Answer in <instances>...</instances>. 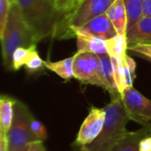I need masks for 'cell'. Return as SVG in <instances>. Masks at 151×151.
I'll return each mask as SVG.
<instances>
[{
  "label": "cell",
  "instance_id": "1",
  "mask_svg": "<svg viewBox=\"0 0 151 151\" xmlns=\"http://www.w3.org/2000/svg\"><path fill=\"white\" fill-rule=\"evenodd\" d=\"M106 116L103 129L97 138L80 150L111 151V149L128 133L127 125L130 120L126 111L121 95L111 97L104 107Z\"/></svg>",
  "mask_w": 151,
  "mask_h": 151
},
{
  "label": "cell",
  "instance_id": "2",
  "mask_svg": "<svg viewBox=\"0 0 151 151\" xmlns=\"http://www.w3.org/2000/svg\"><path fill=\"white\" fill-rule=\"evenodd\" d=\"M36 43L52 36L61 14L54 0H16Z\"/></svg>",
  "mask_w": 151,
  "mask_h": 151
},
{
  "label": "cell",
  "instance_id": "3",
  "mask_svg": "<svg viewBox=\"0 0 151 151\" xmlns=\"http://www.w3.org/2000/svg\"><path fill=\"white\" fill-rule=\"evenodd\" d=\"M0 39L4 65L8 69L11 66L12 55L17 48L31 47L37 44L16 2L12 3L8 21Z\"/></svg>",
  "mask_w": 151,
  "mask_h": 151
},
{
  "label": "cell",
  "instance_id": "4",
  "mask_svg": "<svg viewBox=\"0 0 151 151\" xmlns=\"http://www.w3.org/2000/svg\"><path fill=\"white\" fill-rule=\"evenodd\" d=\"M116 0H80L66 13L61 15L52 37L63 39L71 27H81L92 19L107 12Z\"/></svg>",
  "mask_w": 151,
  "mask_h": 151
},
{
  "label": "cell",
  "instance_id": "5",
  "mask_svg": "<svg viewBox=\"0 0 151 151\" xmlns=\"http://www.w3.org/2000/svg\"><path fill=\"white\" fill-rule=\"evenodd\" d=\"M73 78L84 84L98 86L114 96V93L107 81L101 58L98 54L76 52L73 55Z\"/></svg>",
  "mask_w": 151,
  "mask_h": 151
},
{
  "label": "cell",
  "instance_id": "6",
  "mask_svg": "<svg viewBox=\"0 0 151 151\" xmlns=\"http://www.w3.org/2000/svg\"><path fill=\"white\" fill-rule=\"evenodd\" d=\"M33 119L28 108L17 101L14 104L12 123L6 134L9 151L18 150L27 144L39 141L31 130L30 124Z\"/></svg>",
  "mask_w": 151,
  "mask_h": 151
},
{
  "label": "cell",
  "instance_id": "7",
  "mask_svg": "<svg viewBox=\"0 0 151 151\" xmlns=\"http://www.w3.org/2000/svg\"><path fill=\"white\" fill-rule=\"evenodd\" d=\"M121 97L130 120L149 129L151 134V100L134 87L127 88L121 94Z\"/></svg>",
  "mask_w": 151,
  "mask_h": 151
},
{
  "label": "cell",
  "instance_id": "8",
  "mask_svg": "<svg viewBox=\"0 0 151 151\" xmlns=\"http://www.w3.org/2000/svg\"><path fill=\"white\" fill-rule=\"evenodd\" d=\"M105 116L106 112L104 108L100 109L92 106L89 110L88 115L84 119L80 128L73 146L76 147L78 150H81L84 146L93 142L103 129Z\"/></svg>",
  "mask_w": 151,
  "mask_h": 151
},
{
  "label": "cell",
  "instance_id": "9",
  "mask_svg": "<svg viewBox=\"0 0 151 151\" xmlns=\"http://www.w3.org/2000/svg\"><path fill=\"white\" fill-rule=\"evenodd\" d=\"M76 38L77 39V52L78 53H95V54H104L107 53V49L105 45V41L100 38L90 35L81 30L78 27H71L68 28L65 34L63 39L67 38Z\"/></svg>",
  "mask_w": 151,
  "mask_h": 151
},
{
  "label": "cell",
  "instance_id": "10",
  "mask_svg": "<svg viewBox=\"0 0 151 151\" xmlns=\"http://www.w3.org/2000/svg\"><path fill=\"white\" fill-rule=\"evenodd\" d=\"M78 27H80L81 31L104 41L109 40L118 35L116 28L106 13L97 16L88 21L83 26Z\"/></svg>",
  "mask_w": 151,
  "mask_h": 151
},
{
  "label": "cell",
  "instance_id": "11",
  "mask_svg": "<svg viewBox=\"0 0 151 151\" xmlns=\"http://www.w3.org/2000/svg\"><path fill=\"white\" fill-rule=\"evenodd\" d=\"M128 47L137 44H151V17H143L127 31Z\"/></svg>",
  "mask_w": 151,
  "mask_h": 151
},
{
  "label": "cell",
  "instance_id": "12",
  "mask_svg": "<svg viewBox=\"0 0 151 151\" xmlns=\"http://www.w3.org/2000/svg\"><path fill=\"white\" fill-rule=\"evenodd\" d=\"M105 13L116 28L118 35H126L127 31V13L123 0H116Z\"/></svg>",
  "mask_w": 151,
  "mask_h": 151
},
{
  "label": "cell",
  "instance_id": "13",
  "mask_svg": "<svg viewBox=\"0 0 151 151\" xmlns=\"http://www.w3.org/2000/svg\"><path fill=\"white\" fill-rule=\"evenodd\" d=\"M147 135H151L150 131L144 127L136 132L128 131L124 138H122L111 151H140V142Z\"/></svg>",
  "mask_w": 151,
  "mask_h": 151
},
{
  "label": "cell",
  "instance_id": "14",
  "mask_svg": "<svg viewBox=\"0 0 151 151\" xmlns=\"http://www.w3.org/2000/svg\"><path fill=\"white\" fill-rule=\"evenodd\" d=\"M16 102L7 96H2L0 98V134L6 135L11 128Z\"/></svg>",
  "mask_w": 151,
  "mask_h": 151
},
{
  "label": "cell",
  "instance_id": "15",
  "mask_svg": "<svg viewBox=\"0 0 151 151\" xmlns=\"http://www.w3.org/2000/svg\"><path fill=\"white\" fill-rule=\"evenodd\" d=\"M44 66L65 81L73 78V56L57 62L45 61Z\"/></svg>",
  "mask_w": 151,
  "mask_h": 151
},
{
  "label": "cell",
  "instance_id": "16",
  "mask_svg": "<svg viewBox=\"0 0 151 151\" xmlns=\"http://www.w3.org/2000/svg\"><path fill=\"white\" fill-rule=\"evenodd\" d=\"M105 45L107 53L110 55V57L121 59L127 55V50H128V42L126 35H117L116 36L106 40Z\"/></svg>",
  "mask_w": 151,
  "mask_h": 151
},
{
  "label": "cell",
  "instance_id": "17",
  "mask_svg": "<svg viewBox=\"0 0 151 151\" xmlns=\"http://www.w3.org/2000/svg\"><path fill=\"white\" fill-rule=\"evenodd\" d=\"M127 13V29L143 18L142 0H123Z\"/></svg>",
  "mask_w": 151,
  "mask_h": 151
},
{
  "label": "cell",
  "instance_id": "18",
  "mask_svg": "<svg viewBox=\"0 0 151 151\" xmlns=\"http://www.w3.org/2000/svg\"><path fill=\"white\" fill-rule=\"evenodd\" d=\"M35 50H36V45H33L31 47L17 48L12 55L10 69H12L13 71L19 70L22 66H24L26 65L30 54Z\"/></svg>",
  "mask_w": 151,
  "mask_h": 151
},
{
  "label": "cell",
  "instance_id": "19",
  "mask_svg": "<svg viewBox=\"0 0 151 151\" xmlns=\"http://www.w3.org/2000/svg\"><path fill=\"white\" fill-rule=\"evenodd\" d=\"M111 65L113 69L114 80L116 82L117 88L120 94H122L127 89L126 79H125V71L123 66V58H117L111 57Z\"/></svg>",
  "mask_w": 151,
  "mask_h": 151
},
{
  "label": "cell",
  "instance_id": "20",
  "mask_svg": "<svg viewBox=\"0 0 151 151\" xmlns=\"http://www.w3.org/2000/svg\"><path fill=\"white\" fill-rule=\"evenodd\" d=\"M44 62L39 56L38 52L36 50H33L32 53L30 54L25 66L27 70H28L30 73H35L38 71H41L44 66Z\"/></svg>",
  "mask_w": 151,
  "mask_h": 151
},
{
  "label": "cell",
  "instance_id": "21",
  "mask_svg": "<svg viewBox=\"0 0 151 151\" xmlns=\"http://www.w3.org/2000/svg\"><path fill=\"white\" fill-rule=\"evenodd\" d=\"M12 3L10 0H0V36L3 35L8 21Z\"/></svg>",
  "mask_w": 151,
  "mask_h": 151
},
{
  "label": "cell",
  "instance_id": "22",
  "mask_svg": "<svg viewBox=\"0 0 151 151\" xmlns=\"http://www.w3.org/2000/svg\"><path fill=\"white\" fill-rule=\"evenodd\" d=\"M30 127H31L32 133L36 136V138L39 141L43 142L44 140L47 139V137H48L47 130H46V128H45V127H44V125L42 123H41L40 121L33 119L32 121H31Z\"/></svg>",
  "mask_w": 151,
  "mask_h": 151
},
{
  "label": "cell",
  "instance_id": "23",
  "mask_svg": "<svg viewBox=\"0 0 151 151\" xmlns=\"http://www.w3.org/2000/svg\"><path fill=\"white\" fill-rule=\"evenodd\" d=\"M80 0H54L55 5L58 12L63 15L73 8Z\"/></svg>",
  "mask_w": 151,
  "mask_h": 151
},
{
  "label": "cell",
  "instance_id": "24",
  "mask_svg": "<svg viewBox=\"0 0 151 151\" xmlns=\"http://www.w3.org/2000/svg\"><path fill=\"white\" fill-rule=\"evenodd\" d=\"M128 50L136 53L141 58L142 57H150L151 58V44H137L129 46Z\"/></svg>",
  "mask_w": 151,
  "mask_h": 151
},
{
  "label": "cell",
  "instance_id": "25",
  "mask_svg": "<svg viewBox=\"0 0 151 151\" xmlns=\"http://www.w3.org/2000/svg\"><path fill=\"white\" fill-rule=\"evenodd\" d=\"M139 150L140 151H151V135H147L139 144Z\"/></svg>",
  "mask_w": 151,
  "mask_h": 151
},
{
  "label": "cell",
  "instance_id": "26",
  "mask_svg": "<svg viewBox=\"0 0 151 151\" xmlns=\"http://www.w3.org/2000/svg\"><path fill=\"white\" fill-rule=\"evenodd\" d=\"M143 17H151V0H142Z\"/></svg>",
  "mask_w": 151,
  "mask_h": 151
},
{
  "label": "cell",
  "instance_id": "27",
  "mask_svg": "<svg viewBox=\"0 0 151 151\" xmlns=\"http://www.w3.org/2000/svg\"><path fill=\"white\" fill-rule=\"evenodd\" d=\"M125 60H126V62H127V65H128V67H129V69H130V71L132 73V74L135 77L136 76L135 75V69H136V63H135V61L131 57H129L128 55H127L125 57Z\"/></svg>",
  "mask_w": 151,
  "mask_h": 151
},
{
  "label": "cell",
  "instance_id": "28",
  "mask_svg": "<svg viewBox=\"0 0 151 151\" xmlns=\"http://www.w3.org/2000/svg\"><path fill=\"white\" fill-rule=\"evenodd\" d=\"M29 151H46V150H45V147H44L42 142L38 141V142L31 143Z\"/></svg>",
  "mask_w": 151,
  "mask_h": 151
},
{
  "label": "cell",
  "instance_id": "29",
  "mask_svg": "<svg viewBox=\"0 0 151 151\" xmlns=\"http://www.w3.org/2000/svg\"><path fill=\"white\" fill-rule=\"evenodd\" d=\"M0 151H9L6 135L0 134Z\"/></svg>",
  "mask_w": 151,
  "mask_h": 151
},
{
  "label": "cell",
  "instance_id": "30",
  "mask_svg": "<svg viewBox=\"0 0 151 151\" xmlns=\"http://www.w3.org/2000/svg\"><path fill=\"white\" fill-rule=\"evenodd\" d=\"M30 145H31V144H27V145H26V146L22 147L21 149H19V150H16V151H29Z\"/></svg>",
  "mask_w": 151,
  "mask_h": 151
},
{
  "label": "cell",
  "instance_id": "31",
  "mask_svg": "<svg viewBox=\"0 0 151 151\" xmlns=\"http://www.w3.org/2000/svg\"><path fill=\"white\" fill-rule=\"evenodd\" d=\"M11 1V3H15L16 2V0H10Z\"/></svg>",
  "mask_w": 151,
  "mask_h": 151
},
{
  "label": "cell",
  "instance_id": "32",
  "mask_svg": "<svg viewBox=\"0 0 151 151\" xmlns=\"http://www.w3.org/2000/svg\"><path fill=\"white\" fill-rule=\"evenodd\" d=\"M81 151H88V150H81Z\"/></svg>",
  "mask_w": 151,
  "mask_h": 151
}]
</instances>
